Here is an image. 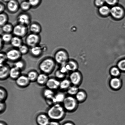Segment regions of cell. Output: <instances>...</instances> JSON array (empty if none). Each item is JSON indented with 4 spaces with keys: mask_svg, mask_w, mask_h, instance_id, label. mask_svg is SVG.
Here are the masks:
<instances>
[{
    "mask_svg": "<svg viewBox=\"0 0 125 125\" xmlns=\"http://www.w3.org/2000/svg\"><path fill=\"white\" fill-rule=\"evenodd\" d=\"M49 125H61L58 121L51 120L50 122Z\"/></svg>",
    "mask_w": 125,
    "mask_h": 125,
    "instance_id": "cell-47",
    "label": "cell"
},
{
    "mask_svg": "<svg viewBox=\"0 0 125 125\" xmlns=\"http://www.w3.org/2000/svg\"><path fill=\"white\" fill-rule=\"evenodd\" d=\"M13 36L11 33H4L1 35L0 38L4 43H10Z\"/></svg>",
    "mask_w": 125,
    "mask_h": 125,
    "instance_id": "cell-34",
    "label": "cell"
},
{
    "mask_svg": "<svg viewBox=\"0 0 125 125\" xmlns=\"http://www.w3.org/2000/svg\"><path fill=\"white\" fill-rule=\"evenodd\" d=\"M21 71L14 66L10 68L9 77L11 79L15 80L21 75Z\"/></svg>",
    "mask_w": 125,
    "mask_h": 125,
    "instance_id": "cell-20",
    "label": "cell"
},
{
    "mask_svg": "<svg viewBox=\"0 0 125 125\" xmlns=\"http://www.w3.org/2000/svg\"><path fill=\"white\" fill-rule=\"evenodd\" d=\"M0 125H8L5 122L3 121H1L0 122Z\"/></svg>",
    "mask_w": 125,
    "mask_h": 125,
    "instance_id": "cell-52",
    "label": "cell"
},
{
    "mask_svg": "<svg viewBox=\"0 0 125 125\" xmlns=\"http://www.w3.org/2000/svg\"><path fill=\"white\" fill-rule=\"evenodd\" d=\"M79 103L75 96L68 95L66 96L62 105L66 112H73L78 108Z\"/></svg>",
    "mask_w": 125,
    "mask_h": 125,
    "instance_id": "cell-3",
    "label": "cell"
},
{
    "mask_svg": "<svg viewBox=\"0 0 125 125\" xmlns=\"http://www.w3.org/2000/svg\"><path fill=\"white\" fill-rule=\"evenodd\" d=\"M29 29L28 26L18 24L13 27V33L14 36L23 38L27 36Z\"/></svg>",
    "mask_w": 125,
    "mask_h": 125,
    "instance_id": "cell-7",
    "label": "cell"
},
{
    "mask_svg": "<svg viewBox=\"0 0 125 125\" xmlns=\"http://www.w3.org/2000/svg\"><path fill=\"white\" fill-rule=\"evenodd\" d=\"M14 66L19 69L20 70L22 71L25 68L26 63L23 60L21 59L14 62Z\"/></svg>",
    "mask_w": 125,
    "mask_h": 125,
    "instance_id": "cell-36",
    "label": "cell"
},
{
    "mask_svg": "<svg viewBox=\"0 0 125 125\" xmlns=\"http://www.w3.org/2000/svg\"><path fill=\"white\" fill-rule=\"evenodd\" d=\"M55 78L58 80H62L64 79L66 76V74L61 72L59 69H57L55 72L54 73Z\"/></svg>",
    "mask_w": 125,
    "mask_h": 125,
    "instance_id": "cell-39",
    "label": "cell"
},
{
    "mask_svg": "<svg viewBox=\"0 0 125 125\" xmlns=\"http://www.w3.org/2000/svg\"><path fill=\"white\" fill-rule=\"evenodd\" d=\"M45 100L46 104L50 106L56 104L54 96L52 97L45 99Z\"/></svg>",
    "mask_w": 125,
    "mask_h": 125,
    "instance_id": "cell-41",
    "label": "cell"
},
{
    "mask_svg": "<svg viewBox=\"0 0 125 125\" xmlns=\"http://www.w3.org/2000/svg\"><path fill=\"white\" fill-rule=\"evenodd\" d=\"M65 65L69 72H71L77 71L78 68V63L73 60L68 61Z\"/></svg>",
    "mask_w": 125,
    "mask_h": 125,
    "instance_id": "cell-23",
    "label": "cell"
},
{
    "mask_svg": "<svg viewBox=\"0 0 125 125\" xmlns=\"http://www.w3.org/2000/svg\"><path fill=\"white\" fill-rule=\"evenodd\" d=\"M117 0H104L105 2L111 6H114L117 3Z\"/></svg>",
    "mask_w": 125,
    "mask_h": 125,
    "instance_id": "cell-46",
    "label": "cell"
},
{
    "mask_svg": "<svg viewBox=\"0 0 125 125\" xmlns=\"http://www.w3.org/2000/svg\"><path fill=\"white\" fill-rule=\"evenodd\" d=\"M66 112L62 105L56 104L50 106L46 114L51 120L59 121L64 118Z\"/></svg>",
    "mask_w": 125,
    "mask_h": 125,
    "instance_id": "cell-1",
    "label": "cell"
},
{
    "mask_svg": "<svg viewBox=\"0 0 125 125\" xmlns=\"http://www.w3.org/2000/svg\"><path fill=\"white\" fill-rule=\"evenodd\" d=\"M0 50L2 49L3 47L4 44V43L3 42V41H2V39L0 38Z\"/></svg>",
    "mask_w": 125,
    "mask_h": 125,
    "instance_id": "cell-50",
    "label": "cell"
},
{
    "mask_svg": "<svg viewBox=\"0 0 125 125\" xmlns=\"http://www.w3.org/2000/svg\"><path fill=\"white\" fill-rule=\"evenodd\" d=\"M49 78L48 75L41 72L39 74L36 82L39 85L42 86L46 85Z\"/></svg>",
    "mask_w": 125,
    "mask_h": 125,
    "instance_id": "cell-19",
    "label": "cell"
},
{
    "mask_svg": "<svg viewBox=\"0 0 125 125\" xmlns=\"http://www.w3.org/2000/svg\"><path fill=\"white\" fill-rule=\"evenodd\" d=\"M124 14V10L120 6H114L111 9L110 14L115 19L120 20L122 19Z\"/></svg>",
    "mask_w": 125,
    "mask_h": 125,
    "instance_id": "cell-10",
    "label": "cell"
},
{
    "mask_svg": "<svg viewBox=\"0 0 125 125\" xmlns=\"http://www.w3.org/2000/svg\"><path fill=\"white\" fill-rule=\"evenodd\" d=\"M29 47L26 44H23L18 48L20 52L22 55H25L29 53Z\"/></svg>",
    "mask_w": 125,
    "mask_h": 125,
    "instance_id": "cell-37",
    "label": "cell"
},
{
    "mask_svg": "<svg viewBox=\"0 0 125 125\" xmlns=\"http://www.w3.org/2000/svg\"><path fill=\"white\" fill-rule=\"evenodd\" d=\"M53 58L56 63L60 65L65 64L68 61V54L65 50L60 49L55 52Z\"/></svg>",
    "mask_w": 125,
    "mask_h": 125,
    "instance_id": "cell-4",
    "label": "cell"
},
{
    "mask_svg": "<svg viewBox=\"0 0 125 125\" xmlns=\"http://www.w3.org/2000/svg\"><path fill=\"white\" fill-rule=\"evenodd\" d=\"M31 17L29 14L26 13H20L17 18L18 24L28 26L31 23Z\"/></svg>",
    "mask_w": 125,
    "mask_h": 125,
    "instance_id": "cell-9",
    "label": "cell"
},
{
    "mask_svg": "<svg viewBox=\"0 0 125 125\" xmlns=\"http://www.w3.org/2000/svg\"><path fill=\"white\" fill-rule=\"evenodd\" d=\"M41 46L42 47L43 50V52H46L47 50V47L44 45H42V46L41 45Z\"/></svg>",
    "mask_w": 125,
    "mask_h": 125,
    "instance_id": "cell-51",
    "label": "cell"
},
{
    "mask_svg": "<svg viewBox=\"0 0 125 125\" xmlns=\"http://www.w3.org/2000/svg\"><path fill=\"white\" fill-rule=\"evenodd\" d=\"M56 64L54 58L48 57L44 58L41 61L38 67L41 72L49 75L52 73L54 70Z\"/></svg>",
    "mask_w": 125,
    "mask_h": 125,
    "instance_id": "cell-2",
    "label": "cell"
},
{
    "mask_svg": "<svg viewBox=\"0 0 125 125\" xmlns=\"http://www.w3.org/2000/svg\"><path fill=\"white\" fill-rule=\"evenodd\" d=\"M72 85L69 79L64 78L60 81V83L59 89L62 91H66Z\"/></svg>",
    "mask_w": 125,
    "mask_h": 125,
    "instance_id": "cell-24",
    "label": "cell"
},
{
    "mask_svg": "<svg viewBox=\"0 0 125 125\" xmlns=\"http://www.w3.org/2000/svg\"><path fill=\"white\" fill-rule=\"evenodd\" d=\"M9 17L6 13H0V25L1 27L4 24L8 23Z\"/></svg>",
    "mask_w": 125,
    "mask_h": 125,
    "instance_id": "cell-32",
    "label": "cell"
},
{
    "mask_svg": "<svg viewBox=\"0 0 125 125\" xmlns=\"http://www.w3.org/2000/svg\"><path fill=\"white\" fill-rule=\"evenodd\" d=\"M66 96L65 94L62 92H59L55 94L54 97L56 103H62Z\"/></svg>",
    "mask_w": 125,
    "mask_h": 125,
    "instance_id": "cell-25",
    "label": "cell"
},
{
    "mask_svg": "<svg viewBox=\"0 0 125 125\" xmlns=\"http://www.w3.org/2000/svg\"><path fill=\"white\" fill-rule=\"evenodd\" d=\"M41 37L39 34L31 33L27 35L25 40L26 44L31 48L39 45Z\"/></svg>",
    "mask_w": 125,
    "mask_h": 125,
    "instance_id": "cell-5",
    "label": "cell"
},
{
    "mask_svg": "<svg viewBox=\"0 0 125 125\" xmlns=\"http://www.w3.org/2000/svg\"><path fill=\"white\" fill-rule=\"evenodd\" d=\"M75 97L78 103H82L84 102L86 100L87 97V95L85 91L79 90Z\"/></svg>",
    "mask_w": 125,
    "mask_h": 125,
    "instance_id": "cell-21",
    "label": "cell"
},
{
    "mask_svg": "<svg viewBox=\"0 0 125 125\" xmlns=\"http://www.w3.org/2000/svg\"><path fill=\"white\" fill-rule=\"evenodd\" d=\"M65 64L61 65H60V68L59 69L60 70V71L61 72H62V73L66 74L69 72L68 70H67V68H66Z\"/></svg>",
    "mask_w": 125,
    "mask_h": 125,
    "instance_id": "cell-44",
    "label": "cell"
},
{
    "mask_svg": "<svg viewBox=\"0 0 125 125\" xmlns=\"http://www.w3.org/2000/svg\"><path fill=\"white\" fill-rule=\"evenodd\" d=\"M50 120L47 114L41 113L37 116L36 122L38 125H49Z\"/></svg>",
    "mask_w": 125,
    "mask_h": 125,
    "instance_id": "cell-15",
    "label": "cell"
},
{
    "mask_svg": "<svg viewBox=\"0 0 125 125\" xmlns=\"http://www.w3.org/2000/svg\"><path fill=\"white\" fill-rule=\"evenodd\" d=\"M29 2L31 7H37L40 3V0H29Z\"/></svg>",
    "mask_w": 125,
    "mask_h": 125,
    "instance_id": "cell-42",
    "label": "cell"
},
{
    "mask_svg": "<svg viewBox=\"0 0 125 125\" xmlns=\"http://www.w3.org/2000/svg\"><path fill=\"white\" fill-rule=\"evenodd\" d=\"M105 2L104 0H95V4L98 7H101L104 6Z\"/></svg>",
    "mask_w": 125,
    "mask_h": 125,
    "instance_id": "cell-45",
    "label": "cell"
},
{
    "mask_svg": "<svg viewBox=\"0 0 125 125\" xmlns=\"http://www.w3.org/2000/svg\"><path fill=\"white\" fill-rule=\"evenodd\" d=\"M98 11L100 15L107 16L110 14L111 9L107 6L104 5L100 7Z\"/></svg>",
    "mask_w": 125,
    "mask_h": 125,
    "instance_id": "cell-28",
    "label": "cell"
},
{
    "mask_svg": "<svg viewBox=\"0 0 125 125\" xmlns=\"http://www.w3.org/2000/svg\"><path fill=\"white\" fill-rule=\"evenodd\" d=\"M60 81L56 78H49L46 84V88L54 91L59 89Z\"/></svg>",
    "mask_w": 125,
    "mask_h": 125,
    "instance_id": "cell-14",
    "label": "cell"
},
{
    "mask_svg": "<svg viewBox=\"0 0 125 125\" xmlns=\"http://www.w3.org/2000/svg\"><path fill=\"white\" fill-rule=\"evenodd\" d=\"M10 67L7 63L0 66V79L1 81L5 80L9 77Z\"/></svg>",
    "mask_w": 125,
    "mask_h": 125,
    "instance_id": "cell-16",
    "label": "cell"
},
{
    "mask_svg": "<svg viewBox=\"0 0 125 125\" xmlns=\"http://www.w3.org/2000/svg\"><path fill=\"white\" fill-rule=\"evenodd\" d=\"M79 90L78 86L72 84L66 91L68 95L75 96Z\"/></svg>",
    "mask_w": 125,
    "mask_h": 125,
    "instance_id": "cell-30",
    "label": "cell"
},
{
    "mask_svg": "<svg viewBox=\"0 0 125 125\" xmlns=\"http://www.w3.org/2000/svg\"><path fill=\"white\" fill-rule=\"evenodd\" d=\"M8 97V93L7 90L2 87L0 88V101L5 102Z\"/></svg>",
    "mask_w": 125,
    "mask_h": 125,
    "instance_id": "cell-33",
    "label": "cell"
},
{
    "mask_svg": "<svg viewBox=\"0 0 125 125\" xmlns=\"http://www.w3.org/2000/svg\"><path fill=\"white\" fill-rule=\"evenodd\" d=\"M7 11L10 13L14 14L19 10L20 5L15 0H10L7 2Z\"/></svg>",
    "mask_w": 125,
    "mask_h": 125,
    "instance_id": "cell-13",
    "label": "cell"
},
{
    "mask_svg": "<svg viewBox=\"0 0 125 125\" xmlns=\"http://www.w3.org/2000/svg\"><path fill=\"white\" fill-rule=\"evenodd\" d=\"M29 29L31 33L39 35L42 31L41 25L36 22L31 23L29 26Z\"/></svg>",
    "mask_w": 125,
    "mask_h": 125,
    "instance_id": "cell-18",
    "label": "cell"
},
{
    "mask_svg": "<svg viewBox=\"0 0 125 125\" xmlns=\"http://www.w3.org/2000/svg\"><path fill=\"white\" fill-rule=\"evenodd\" d=\"M122 81L120 77H112L109 81V85L112 90L118 91L122 88Z\"/></svg>",
    "mask_w": 125,
    "mask_h": 125,
    "instance_id": "cell-11",
    "label": "cell"
},
{
    "mask_svg": "<svg viewBox=\"0 0 125 125\" xmlns=\"http://www.w3.org/2000/svg\"><path fill=\"white\" fill-rule=\"evenodd\" d=\"M120 70L117 66H114L110 69L109 73L112 77H120L121 74Z\"/></svg>",
    "mask_w": 125,
    "mask_h": 125,
    "instance_id": "cell-26",
    "label": "cell"
},
{
    "mask_svg": "<svg viewBox=\"0 0 125 125\" xmlns=\"http://www.w3.org/2000/svg\"><path fill=\"white\" fill-rule=\"evenodd\" d=\"M6 54L8 61L14 62L21 59L22 55L18 49L14 48L8 50Z\"/></svg>",
    "mask_w": 125,
    "mask_h": 125,
    "instance_id": "cell-6",
    "label": "cell"
},
{
    "mask_svg": "<svg viewBox=\"0 0 125 125\" xmlns=\"http://www.w3.org/2000/svg\"><path fill=\"white\" fill-rule=\"evenodd\" d=\"M7 105L5 102H0V113L1 114L3 113L5 111Z\"/></svg>",
    "mask_w": 125,
    "mask_h": 125,
    "instance_id": "cell-43",
    "label": "cell"
},
{
    "mask_svg": "<svg viewBox=\"0 0 125 125\" xmlns=\"http://www.w3.org/2000/svg\"><path fill=\"white\" fill-rule=\"evenodd\" d=\"M7 61H8L7 59V55L6 53L3 52H1L0 54V65L1 66L5 64Z\"/></svg>",
    "mask_w": 125,
    "mask_h": 125,
    "instance_id": "cell-40",
    "label": "cell"
},
{
    "mask_svg": "<svg viewBox=\"0 0 125 125\" xmlns=\"http://www.w3.org/2000/svg\"><path fill=\"white\" fill-rule=\"evenodd\" d=\"M117 66L120 70L121 72L125 73V59L119 61Z\"/></svg>",
    "mask_w": 125,
    "mask_h": 125,
    "instance_id": "cell-38",
    "label": "cell"
},
{
    "mask_svg": "<svg viewBox=\"0 0 125 125\" xmlns=\"http://www.w3.org/2000/svg\"><path fill=\"white\" fill-rule=\"evenodd\" d=\"M30 51L31 55L35 58L40 57L44 52L42 47L40 45L31 48Z\"/></svg>",
    "mask_w": 125,
    "mask_h": 125,
    "instance_id": "cell-17",
    "label": "cell"
},
{
    "mask_svg": "<svg viewBox=\"0 0 125 125\" xmlns=\"http://www.w3.org/2000/svg\"><path fill=\"white\" fill-rule=\"evenodd\" d=\"M31 7V6L28 1L22 2L20 5V8L24 12L29 11Z\"/></svg>",
    "mask_w": 125,
    "mask_h": 125,
    "instance_id": "cell-35",
    "label": "cell"
},
{
    "mask_svg": "<svg viewBox=\"0 0 125 125\" xmlns=\"http://www.w3.org/2000/svg\"><path fill=\"white\" fill-rule=\"evenodd\" d=\"M16 84L19 87L25 88L29 85L31 82L27 75H21L15 80Z\"/></svg>",
    "mask_w": 125,
    "mask_h": 125,
    "instance_id": "cell-12",
    "label": "cell"
},
{
    "mask_svg": "<svg viewBox=\"0 0 125 125\" xmlns=\"http://www.w3.org/2000/svg\"><path fill=\"white\" fill-rule=\"evenodd\" d=\"M38 74L37 71L32 70L29 71L26 75L31 82H34L36 81Z\"/></svg>",
    "mask_w": 125,
    "mask_h": 125,
    "instance_id": "cell-27",
    "label": "cell"
},
{
    "mask_svg": "<svg viewBox=\"0 0 125 125\" xmlns=\"http://www.w3.org/2000/svg\"><path fill=\"white\" fill-rule=\"evenodd\" d=\"M14 26L10 23H8L1 27L2 32L4 33H12Z\"/></svg>",
    "mask_w": 125,
    "mask_h": 125,
    "instance_id": "cell-29",
    "label": "cell"
},
{
    "mask_svg": "<svg viewBox=\"0 0 125 125\" xmlns=\"http://www.w3.org/2000/svg\"><path fill=\"white\" fill-rule=\"evenodd\" d=\"M62 125H74L73 122H67L63 123Z\"/></svg>",
    "mask_w": 125,
    "mask_h": 125,
    "instance_id": "cell-49",
    "label": "cell"
},
{
    "mask_svg": "<svg viewBox=\"0 0 125 125\" xmlns=\"http://www.w3.org/2000/svg\"><path fill=\"white\" fill-rule=\"evenodd\" d=\"M23 42L22 38L14 36L12 37L10 44L13 48L18 49L23 44Z\"/></svg>",
    "mask_w": 125,
    "mask_h": 125,
    "instance_id": "cell-22",
    "label": "cell"
},
{
    "mask_svg": "<svg viewBox=\"0 0 125 125\" xmlns=\"http://www.w3.org/2000/svg\"><path fill=\"white\" fill-rule=\"evenodd\" d=\"M3 0L5 1V2H9L10 1V0Z\"/></svg>",
    "mask_w": 125,
    "mask_h": 125,
    "instance_id": "cell-53",
    "label": "cell"
},
{
    "mask_svg": "<svg viewBox=\"0 0 125 125\" xmlns=\"http://www.w3.org/2000/svg\"><path fill=\"white\" fill-rule=\"evenodd\" d=\"M5 9L6 7L4 5L2 4H0V13L4 12V11L5 10Z\"/></svg>",
    "mask_w": 125,
    "mask_h": 125,
    "instance_id": "cell-48",
    "label": "cell"
},
{
    "mask_svg": "<svg viewBox=\"0 0 125 125\" xmlns=\"http://www.w3.org/2000/svg\"><path fill=\"white\" fill-rule=\"evenodd\" d=\"M54 91L46 88L44 89L42 92V95L45 99L52 97L54 96Z\"/></svg>",
    "mask_w": 125,
    "mask_h": 125,
    "instance_id": "cell-31",
    "label": "cell"
},
{
    "mask_svg": "<svg viewBox=\"0 0 125 125\" xmlns=\"http://www.w3.org/2000/svg\"><path fill=\"white\" fill-rule=\"evenodd\" d=\"M69 79L72 85L79 87L83 82V75L78 70L71 72L69 75Z\"/></svg>",
    "mask_w": 125,
    "mask_h": 125,
    "instance_id": "cell-8",
    "label": "cell"
}]
</instances>
